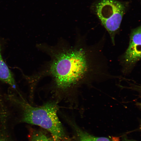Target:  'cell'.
<instances>
[{
    "mask_svg": "<svg viewBox=\"0 0 141 141\" xmlns=\"http://www.w3.org/2000/svg\"><path fill=\"white\" fill-rule=\"evenodd\" d=\"M8 103L22 122L38 126L48 132L54 141H71L57 115L58 107L49 102L40 106L30 104L20 93H12L8 97Z\"/></svg>",
    "mask_w": 141,
    "mask_h": 141,
    "instance_id": "obj_2",
    "label": "cell"
},
{
    "mask_svg": "<svg viewBox=\"0 0 141 141\" xmlns=\"http://www.w3.org/2000/svg\"><path fill=\"white\" fill-rule=\"evenodd\" d=\"M85 37L78 38L71 45L61 40L53 45L45 43L38 48L49 56L41 73L52 77L56 87L65 90L81 82L91 83L109 78L108 59L103 52L105 41L101 38L87 44Z\"/></svg>",
    "mask_w": 141,
    "mask_h": 141,
    "instance_id": "obj_1",
    "label": "cell"
},
{
    "mask_svg": "<svg viewBox=\"0 0 141 141\" xmlns=\"http://www.w3.org/2000/svg\"><path fill=\"white\" fill-rule=\"evenodd\" d=\"M125 9L123 3L115 0H100L95 7L97 16L108 32L113 45Z\"/></svg>",
    "mask_w": 141,
    "mask_h": 141,
    "instance_id": "obj_3",
    "label": "cell"
},
{
    "mask_svg": "<svg viewBox=\"0 0 141 141\" xmlns=\"http://www.w3.org/2000/svg\"><path fill=\"white\" fill-rule=\"evenodd\" d=\"M141 26L131 30L128 45L118 60L122 73L130 74L141 59Z\"/></svg>",
    "mask_w": 141,
    "mask_h": 141,
    "instance_id": "obj_4",
    "label": "cell"
},
{
    "mask_svg": "<svg viewBox=\"0 0 141 141\" xmlns=\"http://www.w3.org/2000/svg\"><path fill=\"white\" fill-rule=\"evenodd\" d=\"M73 130L72 141H111L105 137H96L83 131L74 123H71Z\"/></svg>",
    "mask_w": 141,
    "mask_h": 141,
    "instance_id": "obj_5",
    "label": "cell"
},
{
    "mask_svg": "<svg viewBox=\"0 0 141 141\" xmlns=\"http://www.w3.org/2000/svg\"><path fill=\"white\" fill-rule=\"evenodd\" d=\"M0 81L7 84L17 91L16 85L13 75L4 61L0 47Z\"/></svg>",
    "mask_w": 141,
    "mask_h": 141,
    "instance_id": "obj_6",
    "label": "cell"
},
{
    "mask_svg": "<svg viewBox=\"0 0 141 141\" xmlns=\"http://www.w3.org/2000/svg\"><path fill=\"white\" fill-rule=\"evenodd\" d=\"M46 132L43 130L34 131L30 141H54L50 134Z\"/></svg>",
    "mask_w": 141,
    "mask_h": 141,
    "instance_id": "obj_7",
    "label": "cell"
},
{
    "mask_svg": "<svg viewBox=\"0 0 141 141\" xmlns=\"http://www.w3.org/2000/svg\"><path fill=\"white\" fill-rule=\"evenodd\" d=\"M123 141H136L130 140L125 139H124Z\"/></svg>",
    "mask_w": 141,
    "mask_h": 141,
    "instance_id": "obj_8",
    "label": "cell"
}]
</instances>
